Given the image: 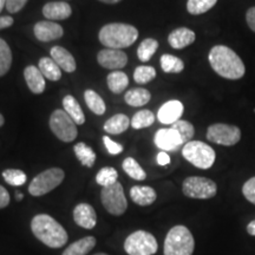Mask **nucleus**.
Listing matches in <instances>:
<instances>
[{"mask_svg":"<svg viewBox=\"0 0 255 255\" xmlns=\"http://www.w3.org/2000/svg\"><path fill=\"white\" fill-rule=\"evenodd\" d=\"M95 245L96 239L94 237H85L70 245L62 255H87L94 250Z\"/></svg>","mask_w":255,"mask_h":255,"instance_id":"24","label":"nucleus"},{"mask_svg":"<svg viewBox=\"0 0 255 255\" xmlns=\"http://www.w3.org/2000/svg\"><path fill=\"white\" fill-rule=\"evenodd\" d=\"M157 250L155 237L145 231L133 232L124 241V251L129 255H154Z\"/></svg>","mask_w":255,"mask_h":255,"instance_id":"7","label":"nucleus"},{"mask_svg":"<svg viewBox=\"0 0 255 255\" xmlns=\"http://www.w3.org/2000/svg\"><path fill=\"white\" fill-rule=\"evenodd\" d=\"M183 104L180 101H169L159 108L157 113V120L162 124H171L173 126L174 123L180 121L181 116L183 115Z\"/></svg>","mask_w":255,"mask_h":255,"instance_id":"15","label":"nucleus"},{"mask_svg":"<svg viewBox=\"0 0 255 255\" xmlns=\"http://www.w3.org/2000/svg\"><path fill=\"white\" fill-rule=\"evenodd\" d=\"M207 139L215 144L232 146L240 142L241 130L237 126L215 123L207 129Z\"/></svg>","mask_w":255,"mask_h":255,"instance_id":"11","label":"nucleus"},{"mask_svg":"<svg viewBox=\"0 0 255 255\" xmlns=\"http://www.w3.org/2000/svg\"><path fill=\"white\" fill-rule=\"evenodd\" d=\"M23 194H21V193H17V200L18 201H21V200H23Z\"/></svg>","mask_w":255,"mask_h":255,"instance_id":"51","label":"nucleus"},{"mask_svg":"<svg viewBox=\"0 0 255 255\" xmlns=\"http://www.w3.org/2000/svg\"><path fill=\"white\" fill-rule=\"evenodd\" d=\"M171 128L180 133L183 144H187L188 142H190L191 138L194 137V133H195L194 126L190 122H188V121H177L176 123H174L173 126H171Z\"/></svg>","mask_w":255,"mask_h":255,"instance_id":"37","label":"nucleus"},{"mask_svg":"<svg viewBox=\"0 0 255 255\" xmlns=\"http://www.w3.org/2000/svg\"><path fill=\"white\" fill-rule=\"evenodd\" d=\"M247 233L250 235H252V237H255V220H253V221L248 223Z\"/></svg>","mask_w":255,"mask_h":255,"instance_id":"47","label":"nucleus"},{"mask_svg":"<svg viewBox=\"0 0 255 255\" xmlns=\"http://www.w3.org/2000/svg\"><path fill=\"white\" fill-rule=\"evenodd\" d=\"M218 2V0H188L187 9L190 14L199 15L208 12Z\"/></svg>","mask_w":255,"mask_h":255,"instance_id":"34","label":"nucleus"},{"mask_svg":"<svg viewBox=\"0 0 255 255\" xmlns=\"http://www.w3.org/2000/svg\"><path fill=\"white\" fill-rule=\"evenodd\" d=\"M95 255H109V254H107V253H97V254H95Z\"/></svg>","mask_w":255,"mask_h":255,"instance_id":"52","label":"nucleus"},{"mask_svg":"<svg viewBox=\"0 0 255 255\" xmlns=\"http://www.w3.org/2000/svg\"><path fill=\"white\" fill-rule=\"evenodd\" d=\"M2 177H4L6 183L13 187L23 186L27 180L26 174L19 169H7V170L2 171Z\"/></svg>","mask_w":255,"mask_h":255,"instance_id":"38","label":"nucleus"},{"mask_svg":"<svg viewBox=\"0 0 255 255\" xmlns=\"http://www.w3.org/2000/svg\"><path fill=\"white\" fill-rule=\"evenodd\" d=\"M242 194L251 203L255 205V176L250 178L242 187Z\"/></svg>","mask_w":255,"mask_h":255,"instance_id":"40","label":"nucleus"},{"mask_svg":"<svg viewBox=\"0 0 255 255\" xmlns=\"http://www.w3.org/2000/svg\"><path fill=\"white\" fill-rule=\"evenodd\" d=\"M4 123H5L4 116H2V115L0 114V127H2V126H4Z\"/></svg>","mask_w":255,"mask_h":255,"instance_id":"50","label":"nucleus"},{"mask_svg":"<svg viewBox=\"0 0 255 255\" xmlns=\"http://www.w3.org/2000/svg\"><path fill=\"white\" fill-rule=\"evenodd\" d=\"M27 0H6V9L9 13H17L26 5Z\"/></svg>","mask_w":255,"mask_h":255,"instance_id":"42","label":"nucleus"},{"mask_svg":"<svg viewBox=\"0 0 255 255\" xmlns=\"http://www.w3.org/2000/svg\"><path fill=\"white\" fill-rule=\"evenodd\" d=\"M73 220L79 227L92 229L96 227V223H97V214L94 207L89 203H79L73 209Z\"/></svg>","mask_w":255,"mask_h":255,"instance_id":"16","label":"nucleus"},{"mask_svg":"<svg viewBox=\"0 0 255 255\" xmlns=\"http://www.w3.org/2000/svg\"><path fill=\"white\" fill-rule=\"evenodd\" d=\"M123 170L127 175L133 178L136 181H143L146 178V173L143 170V168L138 164V162L132 157H127L122 163Z\"/></svg>","mask_w":255,"mask_h":255,"instance_id":"31","label":"nucleus"},{"mask_svg":"<svg viewBox=\"0 0 255 255\" xmlns=\"http://www.w3.org/2000/svg\"><path fill=\"white\" fill-rule=\"evenodd\" d=\"M108 82V88L110 89V91H113L114 94H121V92L126 90L129 85V78L126 73L121 71H114L108 75L107 77Z\"/></svg>","mask_w":255,"mask_h":255,"instance_id":"28","label":"nucleus"},{"mask_svg":"<svg viewBox=\"0 0 255 255\" xmlns=\"http://www.w3.org/2000/svg\"><path fill=\"white\" fill-rule=\"evenodd\" d=\"M102 2H105V4H117V2L122 1V0H100Z\"/></svg>","mask_w":255,"mask_h":255,"instance_id":"48","label":"nucleus"},{"mask_svg":"<svg viewBox=\"0 0 255 255\" xmlns=\"http://www.w3.org/2000/svg\"><path fill=\"white\" fill-rule=\"evenodd\" d=\"M138 38V30L130 24L111 23L104 25L98 33V39L107 49L122 50L131 46Z\"/></svg>","mask_w":255,"mask_h":255,"instance_id":"3","label":"nucleus"},{"mask_svg":"<svg viewBox=\"0 0 255 255\" xmlns=\"http://www.w3.org/2000/svg\"><path fill=\"white\" fill-rule=\"evenodd\" d=\"M12 25H13V18L12 17H8V15L0 17V30L11 27Z\"/></svg>","mask_w":255,"mask_h":255,"instance_id":"45","label":"nucleus"},{"mask_svg":"<svg viewBox=\"0 0 255 255\" xmlns=\"http://www.w3.org/2000/svg\"><path fill=\"white\" fill-rule=\"evenodd\" d=\"M51 58L55 60L57 65L65 72H75L76 69H77L75 57L62 46H53L51 49Z\"/></svg>","mask_w":255,"mask_h":255,"instance_id":"20","label":"nucleus"},{"mask_svg":"<svg viewBox=\"0 0 255 255\" xmlns=\"http://www.w3.org/2000/svg\"><path fill=\"white\" fill-rule=\"evenodd\" d=\"M156 77V70L152 66L141 65L133 72V79L138 84H146Z\"/></svg>","mask_w":255,"mask_h":255,"instance_id":"39","label":"nucleus"},{"mask_svg":"<svg viewBox=\"0 0 255 255\" xmlns=\"http://www.w3.org/2000/svg\"><path fill=\"white\" fill-rule=\"evenodd\" d=\"M117 177H119V173L117 170L113 167H104L102 168L100 171L97 173V176H96V182H97L102 187H109L113 186L117 181Z\"/></svg>","mask_w":255,"mask_h":255,"instance_id":"36","label":"nucleus"},{"mask_svg":"<svg viewBox=\"0 0 255 255\" xmlns=\"http://www.w3.org/2000/svg\"><path fill=\"white\" fill-rule=\"evenodd\" d=\"M33 33L38 40L44 41H53L63 37L64 30L59 24L51 20L38 21L33 27Z\"/></svg>","mask_w":255,"mask_h":255,"instance_id":"14","label":"nucleus"},{"mask_svg":"<svg viewBox=\"0 0 255 255\" xmlns=\"http://www.w3.org/2000/svg\"><path fill=\"white\" fill-rule=\"evenodd\" d=\"M12 65V51L8 44L0 38V77L9 71Z\"/></svg>","mask_w":255,"mask_h":255,"instance_id":"35","label":"nucleus"},{"mask_svg":"<svg viewBox=\"0 0 255 255\" xmlns=\"http://www.w3.org/2000/svg\"><path fill=\"white\" fill-rule=\"evenodd\" d=\"M101 200L105 210L111 215H123L128 208L126 194H124L123 186L120 182H116L113 186L104 187L101 191Z\"/></svg>","mask_w":255,"mask_h":255,"instance_id":"10","label":"nucleus"},{"mask_svg":"<svg viewBox=\"0 0 255 255\" xmlns=\"http://www.w3.org/2000/svg\"><path fill=\"white\" fill-rule=\"evenodd\" d=\"M84 100L88 108L92 113L102 116L107 111V105H105L103 98L101 97L97 92L94 90H87L84 92Z\"/></svg>","mask_w":255,"mask_h":255,"instance_id":"29","label":"nucleus"},{"mask_svg":"<svg viewBox=\"0 0 255 255\" xmlns=\"http://www.w3.org/2000/svg\"><path fill=\"white\" fill-rule=\"evenodd\" d=\"M154 142L155 144L157 145V148L165 152L175 151L177 150L178 148L184 145L180 133L171 127L168 128V129H159L158 131L155 133Z\"/></svg>","mask_w":255,"mask_h":255,"instance_id":"13","label":"nucleus"},{"mask_svg":"<svg viewBox=\"0 0 255 255\" xmlns=\"http://www.w3.org/2000/svg\"><path fill=\"white\" fill-rule=\"evenodd\" d=\"M65 174L60 168H50L38 174L28 186V193L32 196L39 197L56 189L64 181Z\"/></svg>","mask_w":255,"mask_h":255,"instance_id":"6","label":"nucleus"},{"mask_svg":"<svg viewBox=\"0 0 255 255\" xmlns=\"http://www.w3.org/2000/svg\"><path fill=\"white\" fill-rule=\"evenodd\" d=\"M130 197L136 205L145 207L150 206L156 201L157 194L154 188L148 186H133L130 189Z\"/></svg>","mask_w":255,"mask_h":255,"instance_id":"21","label":"nucleus"},{"mask_svg":"<svg viewBox=\"0 0 255 255\" xmlns=\"http://www.w3.org/2000/svg\"><path fill=\"white\" fill-rule=\"evenodd\" d=\"M5 5H6V0H0V12L2 11V8H4Z\"/></svg>","mask_w":255,"mask_h":255,"instance_id":"49","label":"nucleus"},{"mask_svg":"<svg viewBox=\"0 0 255 255\" xmlns=\"http://www.w3.org/2000/svg\"><path fill=\"white\" fill-rule=\"evenodd\" d=\"M182 191L187 197L199 200L212 199L218 193V186L210 178L201 176L187 177L182 183Z\"/></svg>","mask_w":255,"mask_h":255,"instance_id":"9","label":"nucleus"},{"mask_svg":"<svg viewBox=\"0 0 255 255\" xmlns=\"http://www.w3.org/2000/svg\"><path fill=\"white\" fill-rule=\"evenodd\" d=\"M131 126V120L123 114H117L104 123V130L110 135H120Z\"/></svg>","mask_w":255,"mask_h":255,"instance_id":"23","label":"nucleus"},{"mask_svg":"<svg viewBox=\"0 0 255 255\" xmlns=\"http://www.w3.org/2000/svg\"><path fill=\"white\" fill-rule=\"evenodd\" d=\"M72 13V8L68 2L64 1H52L47 2L43 7L44 17L49 20H64L68 19Z\"/></svg>","mask_w":255,"mask_h":255,"instance_id":"19","label":"nucleus"},{"mask_svg":"<svg viewBox=\"0 0 255 255\" xmlns=\"http://www.w3.org/2000/svg\"><path fill=\"white\" fill-rule=\"evenodd\" d=\"M157 163L159 165H167V164L170 163V157H169V155L167 154V152H165V151L158 152Z\"/></svg>","mask_w":255,"mask_h":255,"instance_id":"46","label":"nucleus"},{"mask_svg":"<svg viewBox=\"0 0 255 255\" xmlns=\"http://www.w3.org/2000/svg\"><path fill=\"white\" fill-rule=\"evenodd\" d=\"M38 69L43 73L44 77L52 82L59 81L60 77H62V69L57 65L55 60L52 58H49V57H43V58L39 59Z\"/></svg>","mask_w":255,"mask_h":255,"instance_id":"26","label":"nucleus"},{"mask_svg":"<svg viewBox=\"0 0 255 255\" xmlns=\"http://www.w3.org/2000/svg\"><path fill=\"white\" fill-rule=\"evenodd\" d=\"M50 129L57 138L65 143L75 141L78 135L77 124L62 109H57L51 114Z\"/></svg>","mask_w":255,"mask_h":255,"instance_id":"8","label":"nucleus"},{"mask_svg":"<svg viewBox=\"0 0 255 255\" xmlns=\"http://www.w3.org/2000/svg\"><path fill=\"white\" fill-rule=\"evenodd\" d=\"M103 142L108 152L111 155H120L123 151V145L113 141L109 136H103Z\"/></svg>","mask_w":255,"mask_h":255,"instance_id":"41","label":"nucleus"},{"mask_svg":"<svg viewBox=\"0 0 255 255\" xmlns=\"http://www.w3.org/2000/svg\"><path fill=\"white\" fill-rule=\"evenodd\" d=\"M208 60L212 69L226 79H240L246 73V66L242 59L226 45H215L209 51Z\"/></svg>","mask_w":255,"mask_h":255,"instance_id":"1","label":"nucleus"},{"mask_svg":"<svg viewBox=\"0 0 255 255\" xmlns=\"http://www.w3.org/2000/svg\"><path fill=\"white\" fill-rule=\"evenodd\" d=\"M9 194L8 191L6 190V188L0 186V209L5 208L9 205Z\"/></svg>","mask_w":255,"mask_h":255,"instance_id":"43","label":"nucleus"},{"mask_svg":"<svg viewBox=\"0 0 255 255\" xmlns=\"http://www.w3.org/2000/svg\"><path fill=\"white\" fill-rule=\"evenodd\" d=\"M182 155L189 163L199 169L212 168L216 158L214 149L201 141H190L184 144Z\"/></svg>","mask_w":255,"mask_h":255,"instance_id":"5","label":"nucleus"},{"mask_svg":"<svg viewBox=\"0 0 255 255\" xmlns=\"http://www.w3.org/2000/svg\"><path fill=\"white\" fill-rule=\"evenodd\" d=\"M158 49V41L152 38H146L139 44L138 49H137V57L143 63L149 62L151 57L155 55V52Z\"/></svg>","mask_w":255,"mask_h":255,"instance_id":"30","label":"nucleus"},{"mask_svg":"<svg viewBox=\"0 0 255 255\" xmlns=\"http://www.w3.org/2000/svg\"><path fill=\"white\" fill-rule=\"evenodd\" d=\"M151 100V95L146 89L137 88L129 90L124 96V101L128 105L133 108L143 107V105L148 104L149 101Z\"/></svg>","mask_w":255,"mask_h":255,"instance_id":"25","label":"nucleus"},{"mask_svg":"<svg viewBox=\"0 0 255 255\" xmlns=\"http://www.w3.org/2000/svg\"><path fill=\"white\" fill-rule=\"evenodd\" d=\"M97 62L105 69L119 71L127 65L128 56L122 50L104 49L98 52Z\"/></svg>","mask_w":255,"mask_h":255,"instance_id":"12","label":"nucleus"},{"mask_svg":"<svg viewBox=\"0 0 255 255\" xmlns=\"http://www.w3.org/2000/svg\"><path fill=\"white\" fill-rule=\"evenodd\" d=\"M195 241L186 226H175L164 240V255H193Z\"/></svg>","mask_w":255,"mask_h":255,"instance_id":"4","label":"nucleus"},{"mask_svg":"<svg viewBox=\"0 0 255 255\" xmlns=\"http://www.w3.org/2000/svg\"><path fill=\"white\" fill-rule=\"evenodd\" d=\"M161 68L165 73H180L184 70V63L178 57L165 53L161 57Z\"/></svg>","mask_w":255,"mask_h":255,"instance_id":"32","label":"nucleus"},{"mask_svg":"<svg viewBox=\"0 0 255 255\" xmlns=\"http://www.w3.org/2000/svg\"><path fill=\"white\" fill-rule=\"evenodd\" d=\"M246 21H247L248 27H250L251 30L255 33V6L248 8L246 13Z\"/></svg>","mask_w":255,"mask_h":255,"instance_id":"44","label":"nucleus"},{"mask_svg":"<svg viewBox=\"0 0 255 255\" xmlns=\"http://www.w3.org/2000/svg\"><path fill=\"white\" fill-rule=\"evenodd\" d=\"M73 151H75L76 157L78 158V161L87 168L94 167L96 162V154L92 150L91 146H89L85 143L79 142L73 146Z\"/></svg>","mask_w":255,"mask_h":255,"instance_id":"27","label":"nucleus"},{"mask_svg":"<svg viewBox=\"0 0 255 255\" xmlns=\"http://www.w3.org/2000/svg\"><path fill=\"white\" fill-rule=\"evenodd\" d=\"M196 39L195 32L187 27H178L171 31L168 36V43L173 49L181 50L191 45Z\"/></svg>","mask_w":255,"mask_h":255,"instance_id":"17","label":"nucleus"},{"mask_svg":"<svg viewBox=\"0 0 255 255\" xmlns=\"http://www.w3.org/2000/svg\"><path fill=\"white\" fill-rule=\"evenodd\" d=\"M155 122V115L150 110H139L138 113L133 115L131 119V127L135 130L144 129L154 124Z\"/></svg>","mask_w":255,"mask_h":255,"instance_id":"33","label":"nucleus"},{"mask_svg":"<svg viewBox=\"0 0 255 255\" xmlns=\"http://www.w3.org/2000/svg\"><path fill=\"white\" fill-rule=\"evenodd\" d=\"M24 78L32 94L40 95L43 94L44 90H45V77H44L43 73L40 72V70L36 68L34 65H28L27 68H25Z\"/></svg>","mask_w":255,"mask_h":255,"instance_id":"18","label":"nucleus"},{"mask_svg":"<svg viewBox=\"0 0 255 255\" xmlns=\"http://www.w3.org/2000/svg\"><path fill=\"white\" fill-rule=\"evenodd\" d=\"M63 108L64 111L71 117L73 122L77 126H82V124L85 123V115L83 113L81 105L73 96L66 95L63 98Z\"/></svg>","mask_w":255,"mask_h":255,"instance_id":"22","label":"nucleus"},{"mask_svg":"<svg viewBox=\"0 0 255 255\" xmlns=\"http://www.w3.org/2000/svg\"><path fill=\"white\" fill-rule=\"evenodd\" d=\"M31 231L40 242L50 248H60L69 240L65 229L52 216L38 214L31 221Z\"/></svg>","mask_w":255,"mask_h":255,"instance_id":"2","label":"nucleus"}]
</instances>
